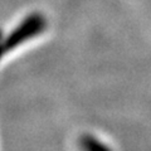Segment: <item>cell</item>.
Returning a JSON list of instances; mask_svg holds the SVG:
<instances>
[{
	"label": "cell",
	"instance_id": "obj_1",
	"mask_svg": "<svg viewBox=\"0 0 151 151\" xmlns=\"http://www.w3.org/2000/svg\"><path fill=\"white\" fill-rule=\"evenodd\" d=\"M44 27H45V20L39 14H33V15L28 17L25 20L4 40V43L0 45V57L4 53L9 52L10 49L15 48L17 45L22 44L23 42H25L27 39L37 35L38 33H40L44 29Z\"/></svg>",
	"mask_w": 151,
	"mask_h": 151
}]
</instances>
